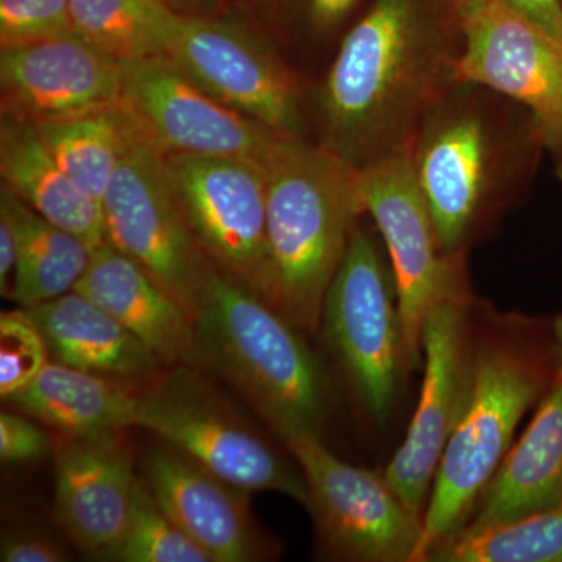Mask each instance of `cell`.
<instances>
[{
  "label": "cell",
  "mask_w": 562,
  "mask_h": 562,
  "mask_svg": "<svg viewBox=\"0 0 562 562\" xmlns=\"http://www.w3.org/2000/svg\"><path fill=\"white\" fill-rule=\"evenodd\" d=\"M461 50L462 21L449 0H375L322 85L317 144L358 171L408 150L457 83Z\"/></svg>",
  "instance_id": "obj_1"
},
{
  "label": "cell",
  "mask_w": 562,
  "mask_h": 562,
  "mask_svg": "<svg viewBox=\"0 0 562 562\" xmlns=\"http://www.w3.org/2000/svg\"><path fill=\"white\" fill-rule=\"evenodd\" d=\"M177 198L217 271L268 301V172L249 158L165 155Z\"/></svg>",
  "instance_id": "obj_13"
},
{
  "label": "cell",
  "mask_w": 562,
  "mask_h": 562,
  "mask_svg": "<svg viewBox=\"0 0 562 562\" xmlns=\"http://www.w3.org/2000/svg\"><path fill=\"white\" fill-rule=\"evenodd\" d=\"M557 358L535 417L480 495L462 535L546 512L562 502V316L554 319ZM454 532V535H458Z\"/></svg>",
  "instance_id": "obj_19"
},
{
  "label": "cell",
  "mask_w": 562,
  "mask_h": 562,
  "mask_svg": "<svg viewBox=\"0 0 562 562\" xmlns=\"http://www.w3.org/2000/svg\"><path fill=\"white\" fill-rule=\"evenodd\" d=\"M301 331L257 292L216 269L194 316L195 366L235 387L280 439L321 435L327 380Z\"/></svg>",
  "instance_id": "obj_5"
},
{
  "label": "cell",
  "mask_w": 562,
  "mask_h": 562,
  "mask_svg": "<svg viewBox=\"0 0 562 562\" xmlns=\"http://www.w3.org/2000/svg\"><path fill=\"white\" fill-rule=\"evenodd\" d=\"M554 165H557L558 179H560V181L562 183V161L554 162Z\"/></svg>",
  "instance_id": "obj_38"
},
{
  "label": "cell",
  "mask_w": 562,
  "mask_h": 562,
  "mask_svg": "<svg viewBox=\"0 0 562 562\" xmlns=\"http://www.w3.org/2000/svg\"><path fill=\"white\" fill-rule=\"evenodd\" d=\"M101 206L106 241L138 262L194 321L216 268L184 216L165 155L136 140Z\"/></svg>",
  "instance_id": "obj_9"
},
{
  "label": "cell",
  "mask_w": 562,
  "mask_h": 562,
  "mask_svg": "<svg viewBox=\"0 0 562 562\" xmlns=\"http://www.w3.org/2000/svg\"><path fill=\"white\" fill-rule=\"evenodd\" d=\"M366 214H371L394 273L409 371L424 362L422 335L432 303L464 269L465 254L446 255L414 173L409 149L358 171Z\"/></svg>",
  "instance_id": "obj_12"
},
{
  "label": "cell",
  "mask_w": 562,
  "mask_h": 562,
  "mask_svg": "<svg viewBox=\"0 0 562 562\" xmlns=\"http://www.w3.org/2000/svg\"><path fill=\"white\" fill-rule=\"evenodd\" d=\"M109 561L213 562L158 505L144 480L136 483L127 530Z\"/></svg>",
  "instance_id": "obj_28"
},
{
  "label": "cell",
  "mask_w": 562,
  "mask_h": 562,
  "mask_svg": "<svg viewBox=\"0 0 562 562\" xmlns=\"http://www.w3.org/2000/svg\"><path fill=\"white\" fill-rule=\"evenodd\" d=\"M50 360L139 387L166 368L149 347L80 292L25 308Z\"/></svg>",
  "instance_id": "obj_21"
},
{
  "label": "cell",
  "mask_w": 562,
  "mask_h": 562,
  "mask_svg": "<svg viewBox=\"0 0 562 562\" xmlns=\"http://www.w3.org/2000/svg\"><path fill=\"white\" fill-rule=\"evenodd\" d=\"M3 402L61 436L135 427V386L52 360L27 387Z\"/></svg>",
  "instance_id": "obj_23"
},
{
  "label": "cell",
  "mask_w": 562,
  "mask_h": 562,
  "mask_svg": "<svg viewBox=\"0 0 562 562\" xmlns=\"http://www.w3.org/2000/svg\"><path fill=\"white\" fill-rule=\"evenodd\" d=\"M165 55L225 105L281 136L303 138L297 77L247 29L202 14H179Z\"/></svg>",
  "instance_id": "obj_14"
},
{
  "label": "cell",
  "mask_w": 562,
  "mask_h": 562,
  "mask_svg": "<svg viewBox=\"0 0 562 562\" xmlns=\"http://www.w3.org/2000/svg\"><path fill=\"white\" fill-rule=\"evenodd\" d=\"M121 109L139 138L162 155L266 161L288 138L225 105L168 55L122 63Z\"/></svg>",
  "instance_id": "obj_11"
},
{
  "label": "cell",
  "mask_w": 562,
  "mask_h": 562,
  "mask_svg": "<svg viewBox=\"0 0 562 562\" xmlns=\"http://www.w3.org/2000/svg\"><path fill=\"white\" fill-rule=\"evenodd\" d=\"M427 561L562 562V502L501 527L450 536Z\"/></svg>",
  "instance_id": "obj_27"
},
{
  "label": "cell",
  "mask_w": 562,
  "mask_h": 562,
  "mask_svg": "<svg viewBox=\"0 0 562 562\" xmlns=\"http://www.w3.org/2000/svg\"><path fill=\"white\" fill-rule=\"evenodd\" d=\"M20 235V255L9 297L20 308H33L76 290L87 272L92 247L79 236L44 220L2 187Z\"/></svg>",
  "instance_id": "obj_24"
},
{
  "label": "cell",
  "mask_w": 562,
  "mask_h": 562,
  "mask_svg": "<svg viewBox=\"0 0 562 562\" xmlns=\"http://www.w3.org/2000/svg\"><path fill=\"white\" fill-rule=\"evenodd\" d=\"M179 14L166 0H70L74 33L120 63L165 55Z\"/></svg>",
  "instance_id": "obj_26"
},
{
  "label": "cell",
  "mask_w": 562,
  "mask_h": 562,
  "mask_svg": "<svg viewBox=\"0 0 562 562\" xmlns=\"http://www.w3.org/2000/svg\"><path fill=\"white\" fill-rule=\"evenodd\" d=\"M173 11L180 14H201V11L210 9L216 0H166Z\"/></svg>",
  "instance_id": "obj_36"
},
{
  "label": "cell",
  "mask_w": 562,
  "mask_h": 562,
  "mask_svg": "<svg viewBox=\"0 0 562 562\" xmlns=\"http://www.w3.org/2000/svg\"><path fill=\"white\" fill-rule=\"evenodd\" d=\"M458 81L519 103L538 122L546 149L562 161V41L503 0L462 20Z\"/></svg>",
  "instance_id": "obj_15"
},
{
  "label": "cell",
  "mask_w": 562,
  "mask_h": 562,
  "mask_svg": "<svg viewBox=\"0 0 562 562\" xmlns=\"http://www.w3.org/2000/svg\"><path fill=\"white\" fill-rule=\"evenodd\" d=\"M554 358V319L497 321L475 335L464 403L436 472L413 562L427 561L468 524L520 420L549 386Z\"/></svg>",
  "instance_id": "obj_3"
},
{
  "label": "cell",
  "mask_w": 562,
  "mask_h": 562,
  "mask_svg": "<svg viewBox=\"0 0 562 562\" xmlns=\"http://www.w3.org/2000/svg\"><path fill=\"white\" fill-rule=\"evenodd\" d=\"M122 63L76 33L0 50L2 116L46 124L120 105Z\"/></svg>",
  "instance_id": "obj_16"
},
{
  "label": "cell",
  "mask_w": 562,
  "mask_h": 562,
  "mask_svg": "<svg viewBox=\"0 0 562 562\" xmlns=\"http://www.w3.org/2000/svg\"><path fill=\"white\" fill-rule=\"evenodd\" d=\"M535 22L554 38L562 41V0H503Z\"/></svg>",
  "instance_id": "obj_35"
},
{
  "label": "cell",
  "mask_w": 562,
  "mask_h": 562,
  "mask_svg": "<svg viewBox=\"0 0 562 562\" xmlns=\"http://www.w3.org/2000/svg\"><path fill=\"white\" fill-rule=\"evenodd\" d=\"M20 255V235L9 202L0 198V292L9 297Z\"/></svg>",
  "instance_id": "obj_33"
},
{
  "label": "cell",
  "mask_w": 562,
  "mask_h": 562,
  "mask_svg": "<svg viewBox=\"0 0 562 562\" xmlns=\"http://www.w3.org/2000/svg\"><path fill=\"white\" fill-rule=\"evenodd\" d=\"M321 328L362 408L384 424L408 362L386 250L360 222L325 295Z\"/></svg>",
  "instance_id": "obj_7"
},
{
  "label": "cell",
  "mask_w": 562,
  "mask_h": 562,
  "mask_svg": "<svg viewBox=\"0 0 562 562\" xmlns=\"http://www.w3.org/2000/svg\"><path fill=\"white\" fill-rule=\"evenodd\" d=\"M361 0H305L310 24L317 33L336 31Z\"/></svg>",
  "instance_id": "obj_34"
},
{
  "label": "cell",
  "mask_w": 562,
  "mask_h": 562,
  "mask_svg": "<svg viewBox=\"0 0 562 562\" xmlns=\"http://www.w3.org/2000/svg\"><path fill=\"white\" fill-rule=\"evenodd\" d=\"M133 424L244 491L279 492L306 505L301 468L236 416L194 366H172L136 387Z\"/></svg>",
  "instance_id": "obj_6"
},
{
  "label": "cell",
  "mask_w": 562,
  "mask_h": 562,
  "mask_svg": "<svg viewBox=\"0 0 562 562\" xmlns=\"http://www.w3.org/2000/svg\"><path fill=\"white\" fill-rule=\"evenodd\" d=\"M472 312L473 297L464 269L425 317L419 403L402 446L383 469L392 490L422 520L468 391L475 338Z\"/></svg>",
  "instance_id": "obj_10"
},
{
  "label": "cell",
  "mask_w": 562,
  "mask_h": 562,
  "mask_svg": "<svg viewBox=\"0 0 562 562\" xmlns=\"http://www.w3.org/2000/svg\"><path fill=\"white\" fill-rule=\"evenodd\" d=\"M2 562H63L68 561L65 550L46 536L36 532H11L0 543Z\"/></svg>",
  "instance_id": "obj_32"
},
{
  "label": "cell",
  "mask_w": 562,
  "mask_h": 562,
  "mask_svg": "<svg viewBox=\"0 0 562 562\" xmlns=\"http://www.w3.org/2000/svg\"><path fill=\"white\" fill-rule=\"evenodd\" d=\"M144 483L211 561L250 562L268 557V543L250 514V492L225 482L169 446L147 454Z\"/></svg>",
  "instance_id": "obj_18"
},
{
  "label": "cell",
  "mask_w": 562,
  "mask_h": 562,
  "mask_svg": "<svg viewBox=\"0 0 562 562\" xmlns=\"http://www.w3.org/2000/svg\"><path fill=\"white\" fill-rule=\"evenodd\" d=\"M27 417L13 409L0 413V460L2 462L11 464V462L36 461L50 452L49 436Z\"/></svg>",
  "instance_id": "obj_31"
},
{
  "label": "cell",
  "mask_w": 562,
  "mask_h": 562,
  "mask_svg": "<svg viewBox=\"0 0 562 562\" xmlns=\"http://www.w3.org/2000/svg\"><path fill=\"white\" fill-rule=\"evenodd\" d=\"M303 473L306 508L322 553L353 562H413L422 517L392 490L383 471L339 460L317 432L281 439Z\"/></svg>",
  "instance_id": "obj_8"
},
{
  "label": "cell",
  "mask_w": 562,
  "mask_h": 562,
  "mask_svg": "<svg viewBox=\"0 0 562 562\" xmlns=\"http://www.w3.org/2000/svg\"><path fill=\"white\" fill-rule=\"evenodd\" d=\"M74 33L70 0H0V47Z\"/></svg>",
  "instance_id": "obj_30"
},
{
  "label": "cell",
  "mask_w": 562,
  "mask_h": 562,
  "mask_svg": "<svg viewBox=\"0 0 562 562\" xmlns=\"http://www.w3.org/2000/svg\"><path fill=\"white\" fill-rule=\"evenodd\" d=\"M543 151L541 128L519 103L457 81L409 146L414 173L446 255L469 246L530 187Z\"/></svg>",
  "instance_id": "obj_2"
},
{
  "label": "cell",
  "mask_w": 562,
  "mask_h": 562,
  "mask_svg": "<svg viewBox=\"0 0 562 562\" xmlns=\"http://www.w3.org/2000/svg\"><path fill=\"white\" fill-rule=\"evenodd\" d=\"M46 339L27 310L0 316V397L2 401L27 387L49 364Z\"/></svg>",
  "instance_id": "obj_29"
},
{
  "label": "cell",
  "mask_w": 562,
  "mask_h": 562,
  "mask_svg": "<svg viewBox=\"0 0 562 562\" xmlns=\"http://www.w3.org/2000/svg\"><path fill=\"white\" fill-rule=\"evenodd\" d=\"M449 2L452 3L453 9L457 10L458 14H460L462 21L465 16L472 14L473 11L483 7L487 0H449Z\"/></svg>",
  "instance_id": "obj_37"
},
{
  "label": "cell",
  "mask_w": 562,
  "mask_h": 562,
  "mask_svg": "<svg viewBox=\"0 0 562 562\" xmlns=\"http://www.w3.org/2000/svg\"><path fill=\"white\" fill-rule=\"evenodd\" d=\"M0 173L3 187L44 220L79 236L92 249L106 241L101 203L63 171L35 125L2 116Z\"/></svg>",
  "instance_id": "obj_22"
},
{
  "label": "cell",
  "mask_w": 562,
  "mask_h": 562,
  "mask_svg": "<svg viewBox=\"0 0 562 562\" xmlns=\"http://www.w3.org/2000/svg\"><path fill=\"white\" fill-rule=\"evenodd\" d=\"M35 128L63 171L99 203L139 139L121 105L72 120L36 124Z\"/></svg>",
  "instance_id": "obj_25"
},
{
  "label": "cell",
  "mask_w": 562,
  "mask_h": 562,
  "mask_svg": "<svg viewBox=\"0 0 562 562\" xmlns=\"http://www.w3.org/2000/svg\"><path fill=\"white\" fill-rule=\"evenodd\" d=\"M122 431L61 436L55 450V516L92 560L109 561L127 530L136 483Z\"/></svg>",
  "instance_id": "obj_17"
},
{
  "label": "cell",
  "mask_w": 562,
  "mask_h": 562,
  "mask_svg": "<svg viewBox=\"0 0 562 562\" xmlns=\"http://www.w3.org/2000/svg\"><path fill=\"white\" fill-rule=\"evenodd\" d=\"M132 331L166 366H195L194 321L138 262L105 241L76 290Z\"/></svg>",
  "instance_id": "obj_20"
},
{
  "label": "cell",
  "mask_w": 562,
  "mask_h": 562,
  "mask_svg": "<svg viewBox=\"0 0 562 562\" xmlns=\"http://www.w3.org/2000/svg\"><path fill=\"white\" fill-rule=\"evenodd\" d=\"M268 172V302L299 330L321 328L325 295L364 216L358 169L321 144L283 138Z\"/></svg>",
  "instance_id": "obj_4"
}]
</instances>
